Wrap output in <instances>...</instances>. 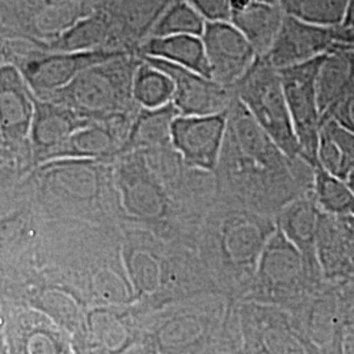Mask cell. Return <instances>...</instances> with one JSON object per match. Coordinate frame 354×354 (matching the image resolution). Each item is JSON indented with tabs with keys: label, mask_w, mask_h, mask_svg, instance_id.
<instances>
[{
	"label": "cell",
	"mask_w": 354,
	"mask_h": 354,
	"mask_svg": "<svg viewBox=\"0 0 354 354\" xmlns=\"http://www.w3.org/2000/svg\"><path fill=\"white\" fill-rule=\"evenodd\" d=\"M216 200L276 216L288 203L311 193L314 168L290 159L234 95L214 174Z\"/></svg>",
	"instance_id": "obj_1"
},
{
	"label": "cell",
	"mask_w": 354,
	"mask_h": 354,
	"mask_svg": "<svg viewBox=\"0 0 354 354\" xmlns=\"http://www.w3.org/2000/svg\"><path fill=\"white\" fill-rule=\"evenodd\" d=\"M274 216L216 200L203 216L196 250L221 294L241 301L276 232Z\"/></svg>",
	"instance_id": "obj_2"
},
{
	"label": "cell",
	"mask_w": 354,
	"mask_h": 354,
	"mask_svg": "<svg viewBox=\"0 0 354 354\" xmlns=\"http://www.w3.org/2000/svg\"><path fill=\"white\" fill-rule=\"evenodd\" d=\"M143 317L155 354H241L238 301L207 294Z\"/></svg>",
	"instance_id": "obj_3"
},
{
	"label": "cell",
	"mask_w": 354,
	"mask_h": 354,
	"mask_svg": "<svg viewBox=\"0 0 354 354\" xmlns=\"http://www.w3.org/2000/svg\"><path fill=\"white\" fill-rule=\"evenodd\" d=\"M140 62V54L117 55L88 67L44 100L61 104L89 121L133 118L140 109L133 99V77Z\"/></svg>",
	"instance_id": "obj_4"
},
{
	"label": "cell",
	"mask_w": 354,
	"mask_h": 354,
	"mask_svg": "<svg viewBox=\"0 0 354 354\" xmlns=\"http://www.w3.org/2000/svg\"><path fill=\"white\" fill-rule=\"evenodd\" d=\"M324 279L279 230L261 253L251 285L241 301L290 310L317 292Z\"/></svg>",
	"instance_id": "obj_5"
},
{
	"label": "cell",
	"mask_w": 354,
	"mask_h": 354,
	"mask_svg": "<svg viewBox=\"0 0 354 354\" xmlns=\"http://www.w3.org/2000/svg\"><path fill=\"white\" fill-rule=\"evenodd\" d=\"M232 92L282 151L290 159L301 158L279 70L266 57L256 58Z\"/></svg>",
	"instance_id": "obj_6"
},
{
	"label": "cell",
	"mask_w": 354,
	"mask_h": 354,
	"mask_svg": "<svg viewBox=\"0 0 354 354\" xmlns=\"http://www.w3.org/2000/svg\"><path fill=\"white\" fill-rule=\"evenodd\" d=\"M95 0H0V38L45 49L93 11Z\"/></svg>",
	"instance_id": "obj_7"
},
{
	"label": "cell",
	"mask_w": 354,
	"mask_h": 354,
	"mask_svg": "<svg viewBox=\"0 0 354 354\" xmlns=\"http://www.w3.org/2000/svg\"><path fill=\"white\" fill-rule=\"evenodd\" d=\"M71 344L74 354H155L143 317L120 306L87 308Z\"/></svg>",
	"instance_id": "obj_8"
},
{
	"label": "cell",
	"mask_w": 354,
	"mask_h": 354,
	"mask_svg": "<svg viewBox=\"0 0 354 354\" xmlns=\"http://www.w3.org/2000/svg\"><path fill=\"white\" fill-rule=\"evenodd\" d=\"M354 286L324 285L288 313L319 354H344L348 314Z\"/></svg>",
	"instance_id": "obj_9"
},
{
	"label": "cell",
	"mask_w": 354,
	"mask_h": 354,
	"mask_svg": "<svg viewBox=\"0 0 354 354\" xmlns=\"http://www.w3.org/2000/svg\"><path fill=\"white\" fill-rule=\"evenodd\" d=\"M12 64L24 76L36 99H46L66 87L88 67L122 53L114 51H50L26 41H12Z\"/></svg>",
	"instance_id": "obj_10"
},
{
	"label": "cell",
	"mask_w": 354,
	"mask_h": 354,
	"mask_svg": "<svg viewBox=\"0 0 354 354\" xmlns=\"http://www.w3.org/2000/svg\"><path fill=\"white\" fill-rule=\"evenodd\" d=\"M241 354H319L290 314L279 307L238 302Z\"/></svg>",
	"instance_id": "obj_11"
},
{
	"label": "cell",
	"mask_w": 354,
	"mask_h": 354,
	"mask_svg": "<svg viewBox=\"0 0 354 354\" xmlns=\"http://www.w3.org/2000/svg\"><path fill=\"white\" fill-rule=\"evenodd\" d=\"M352 45L354 32L342 24H317L285 13L279 35L264 57L279 70Z\"/></svg>",
	"instance_id": "obj_12"
},
{
	"label": "cell",
	"mask_w": 354,
	"mask_h": 354,
	"mask_svg": "<svg viewBox=\"0 0 354 354\" xmlns=\"http://www.w3.org/2000/svg\"><path fill=\"white\" fill-rule=\"evenodd\" d=\"M323 57L279 70L301 158L313 168L317 165V140L322 127L317 76Z\"/></svg>",
	"instance_id": "obj_13"
},
{
	"label": "cell",
	"mask_w": 354,
	"mask_h": 354,
	"mask_svg": "<svg viewBox=\"0 0 354 354\" xmlns=\"http://www.w3.org/2000/svg\"><path fill=\"white\" fill-rule=\"evenodd\" d=\"M36 96L13 64H0V133L21 171L33 168L29 131Z\"/></svg>",
	"instance_id": "obj_14"
},
{
	"label": "cell",
	"mask_w": 354,
	"mask_h": 354,
	"mask_svg": "<svg viewBox=\"0 0 354 354\" xmlns=\"http://www.w3.org/2000/svg\"><path fill=\"white\" fill-rule=\"evenodd\" d=\"M177 0H95L97 13L109 33V49L124 54H140L142 44L165 10Z\"/></svg>",
	"instance_id": "obj_15"
},
{
	"label": "cell",
	"mask_w": 354,
	"mask_h": 354,
	"mask_svg": "<svg viewBox=\"0 0 354 354\" xmlns=\"http://www.w3.org/2000/svg\"><path fill=\"white\" fill-rule=\"evenodd\" d=\"M1 354H74L71 336L33 308L0 317Z\"/></svg>",
	"instance_id": "obj_16"
},
{
	"label": "cell",
	"mask_w": 354,
	"mask_h": 354,
	"mask_svg": "<svg viewBox=\"0 0 354 354\" xmlns=\"http://www.w3.org/2000/svg\"><path fill=\"white\" fill-rule=\"evenodd\" d=\"M227 129V112L212 115H177L171 145L184 165L214 174Z\"/></svg>",
	"instance_id": "obj_17"
},
{
	"label": "cell",
	"mask_w": 354,
	"mask_h": 354,
	"mask_svg": "<svg viewBox=\"0 0 354 354\" xmlns=\"http://www.w3.org/2000/svg\"><path fill=\"white\" fill-rule=\"evenodd\" d=\"M174 82L172 104L178 115H212L225 113L234 99L232 88L225 87L210 77L200 75L162 59L142 57Z\"/></svg>",
	"instance_id": "obj_18"
},
{
	"label": "cell",
	"mask_w": 354,
	"mask_h": 354,
	"mask_svg": "<svg viewBox=\"0 0 354 354\" xmlns=\"http://www.w3.org/2000/svg\"><path fill=\"white\" fill-rule=\"evenodd\" d=\"M212 79L232 88L259 57L241 30L228 23H206L203 36Z\"/></svg>",
	"instance_id": "obj_19"
},
{
	"label": "cell",
	"mask_w": 354,
	"mask_h": 354,
	"mask_svg": "<svg viewBox=\"0 0 354 354\" xmlns=\"http://www.w3.org/2000/svg\"><path fill=\"white\" fill-rule=\"evenodd\" d=\"M317 257L324 281L354 286V226L352 215H320Z\"/></svg>",
	"instance_id": "obj_20"
},
{
	"label": "cell",
	"mask_w": 354,
	"mask_h": 354,
	"mask_svg": "<svg viewBox=\"0 0 354 354\" xmlns=\"http://www.w3.org/2000/svg\"><path fill=\"white\" fill-rule=\"evenodd\" d=\"M91 122L93 121L80 117L61 104L36 99L29 131V150L33 168L48 163L51 155L64 140Z\"/></svg>",
	"instance_id": "obj_21"
},
{
	"label": "cell",
	"mask_w": 354,
	"mask_h": 354,
	"mask_svg": "<svg viewBox=\"0 0 354 354\" xmlns=\"http://www.w3.org/2000/svg\"><path fill=\"white\" fill-rule=\"evenodd\" d=\"M133 118L91 122L64 140L51 155L49 162L58 159L113 162L127 142Z\"/></svg>",
	"instance_id": "obj_22"
},
{
	"label": "cell",
	"mask_w": 354,
	"mask_h": 354,
	"mask_svg": "<svg viewBox=\"0 0 354 354\" xmlns=\"http://www.w3.org/2000/svg\"><path fill=\"white\" fill-rule=\"evenodd\" d=\"M320 215L313 193H308L285 205L274 216L279 232L302 253L310 266L319 269L317 238Z\"/></svg>",
	"instance_id": "obj_23"
},
{
	"label": "cell",
	"mask_w": 354,
	"mask_h": 354,
	"mask_svg": "<svg viewBox=\"0 0 354 354\" xmlns=\"http://www.w3.org/2000/svg\"><path fill=\"white\" fill-rule=\"evenodd\" d=\"M140 55L162 59L212 79L203 39L197 36L150 37L142 44Z\"/></svg>",
	"instance_id": "obj_24"
},
{
	"label": "cell",
	"mask_w": 354,
	"mask_h": 354,
	"mask_svg": "<svg viewBox=\"0 0 354 354\" xmlns=\"http://www.w3.org/2000/svg\"><path fill=\"white\" fill-rule=\"evenodd\" d=\"M283 16L281 4L253 0L241 12L232 13L230 23L241 30L259 57H264L279 35Z\"/></svg>",
	"instance_id": "obj_25"
},
{
	"label": "cell",
	"mask_w": 354,
	"mask_h": 354,
	"mask_svg": "<svg viewBox=\"0 0 354 354\" xmlns=\"http://www.w3.org/2000/svg\"><path fill=\"white\" fill-rule=\"evenodd\" d=\"M353 46L337 49L323 57L317 76V102L322 115L354 91Z\"/></svg>",
	"instance_id": "obj_26"
},
{
	"label": "cell",
	"mask_w": 354,
	"mask_h": 354,
	"mask_svg": "<svg viewBox=\"0 0 354 354\" xmlns=\"http://www.w3.org/2000/svg\"><path fill=\"white\" fill-rule=\"evenodd\" d=\"M178 115L174 104L158 109H140L133 118L127 142L120 155L162 147L171 143V127Z\"/></svg>",
	"instance_id": "obj_27"
},
{
	"label": "cell",
	"mask_w": 354,
	"mask_h": 354,
	"mask_svg": "<svg viewBox=\"0 0 354 354\" xmlns=\"http://www.w3.org/2000/svg\"><path fill=\"white\" fill-rule=\"evenodd\" d=\"M317 158V165L323 169L345 181L354 171V134L335 121L323 118Z\"/></svg>",
	"instance_id": "obj_28"
},
{
	"label": "cell",
	"mask_w": 354,
	"mask_h": 354,
	"mask_svg": "<svg viewBox=\"0 0 354 354\" xmlns=\"http://www.w3.org/2000/svg\"><path fill=\"white\" fill-rule=\"evenodd\" d=\"M45 50L112 51L109 49L108 28L95 11H92L87 17L79 20L64 35L55 38L45 48Z\"/></svg>",
	"instance_id": "obj_29"
},
{
	"label": "cell",
	"mask_w": 354,
	"mask_h": 354,
	"mask_svg": "<svg viewBox=\"0 0 354 354\" xmlns=\"http://www.w3.org/2000/svg\"><path fill=\"white\" fill-rule=\"evenodd\" d=\"M311 193L322 213L333 216L354 215V193L346 181L330 175L319 165L314 168Z\"/></svg>",
	"instance_id": "obj_30"
},
{
	"label": "cell",
	"mask_w": 354,
	"mask_h": 354,
	"mask_svg": "<svg viewBox=\"0 0 354 354\" xmlns=\"http://www.w3.org/2000/svg\"><path fill=\"white\" fill-rule=\"evenodd\" d=\"M174 82L155 66L142 59L133 77V99L140 109H158L172 102Z\"/></svg>",
	"instance_id": "obj_31"
},
{
	"label": "cell",
	"mask_w": 354,
	"mask_h": 354,
	"mask_svg": "<svg viewBox=\"0 0 354 354\" xmlns=\"http://www.w3.org/2000/svg\"><path fill=\"white\" fill-rule=\"evenodd\" d=\"M206 21L187 0L171 4L152 29L150 37L197 36L201 37Z\"/></svg>",
	"instance_id": "obj_32"
},
{
	"label": "cell",
	"mask_w": 354,
	"mask_h": 354,
	"mask_svg": "<svg viewBox=\"0 0 354 354\" xmlns=\"http://www.w3.org/2000/svg\"><path fill=\"white\" fill-rule=\"evenodd\" d=\"M346 3L348 0H279L285 13L324 26L342 23Z\"/></svg>",
	"instance_id": "obj_33"
},
{
	"label": "cell",
	"mask_w": 354,
	"mask_h": 354,
	"mask_svg": "<svg viewBox=\"0 0 354 354\" xmlns=\"http://www.w3.org/2000/svg\"><path fill=\"white\" fill-rule=\"evenodd\" d=\"M206 23L231 21L230 0H187Z\"/></svg>",
	"instance_id": "obj_34"
},
{
	"label": "cell",
	"mask_w": 354,
	"mask_h": 354,
	"mask_svg": "<svg viewBox=\"0 0 354 354\" xmlns=\"http://www.w3.org/2000/svg\"><path fill=\"white\" fill-rule=\"evenodd\" d=\"M323 118H329L335 121L337 125L354 134V91L344 96L339 102H335L328 111L322 115V120Z\"/></svg>",
	"instance_id": "obj_35"
},
{
	"label": "cell",
	"mask_w": 354,
	"mask_h": 354,
	"mask_svg": "<svg viewBox=\"0 0 354 354\" xmlns=\"http://www.w3.org/2000/svg\"><path fill=\"white\" fill-rule=\"evenodd\" d=\"M0 165H11V167L17 168L19 171H21V169H20V167H19L17 163H16V160H15L12 153L10 151V149L7 147L6 142L3 140L1 133H0Z\"/></svg>",
	"instance_id": "obj_36"
},
{
	"label": "cell",
	"mask_w": 354,
	"mask_h": 354,
	"mask_svg": "<svg viewBox=\"0 0 354 354\" xmlns=\"http://www.w3.org/2000/svg\"><path fill=\"white\" fill-rule=\"evenodd\" d=\"M12 41L0 38V64H12Z\"/></svg>",
	"instance_id": "obj_37"
},
{
	"label": "cell",
	"mask_w": 354,
	"mask_h": 354,
	"mask_svg": "<svg viewBox=\"0 0 354 354\" xmlns=\"http://www.w3.org/2000/svg\"><path fill=\"white\" fill-rule=\"evenodd\" d=\"M340 24L354 32V0H348L346 7H345V12H344V17H342V21Z\"/></svg>",
	"instance_id": "obj_38"
},
{
	"label": "cell",
	"mask_w": 354,
	"mask_h": 354,
	"mask_svg": "<svg viewBox=\"0 0 354 354\" xmlns=\"http://www.w3.org/2000/svg\"><path fill=\"white\" fill-rule=\"evenodd\" d=\"M253 0H230L231 15L235 12H241L245 7H248Z\"/></svg>",
	"instance_id": "obj_39"
},
{
	"label": "cell",
	"mask_w": 354,
	"mask_h": 354,
	"mask_svg": "<svg viewBox=\"0 0 354 354\" xmlns=\"http://www.w3.org/2000/svg\"><path fill=\"white\" fill-rule=\"evenodd\" d=\"M344 354H354V330H348L345 344H344Z\"/></svg>",
	"instance_id": "obj_40"
},
{
	"label": "cell",
	"mask_w": 354,
	"mask_h": 354,
	"mask_svg": "<svg viewBox=\"0 0 354 354\" xmlns=\"http://www.w3.org/2000/svg\"><path fill=\"white\" fill-rule=\"evenodd\" d=\"M348 330H354V302L349 310V314H348V322H346V332Z\"/></svg>",
	"instance_id": "obj_41"
},
{
	"label": "cell",
	"mask_w": 354,
	"mask_h": 354,
	"mask_svg": "<svg viewBox=\"0 0 354 354\" xmlns=\"http://www.w3.org/2000/svg\"><path fill=\"white\" fill-rule=\"evenodd\" d=\"M345 181H346V184L349 185V188H351V189H352V192H353L354 193V171H352V172H351V175L348 176V178H346Z\"/></svg>",
	"instance_id": "obj_42"
},
{
	"label": "cell",
	"mask_w": 354,
	"mask_h": 354,
	"mask_svg": "<svg viewBox=\"0 0 354 354\" xmlns=\"http://www.w3.org/2000/svg\"><path fill=\"white\" fill-rule=\"evenodd\" d=\"M257 1H263V3H270V4H279V0H257Z\"/></svg>",
	"instance_id": "obj_43"
},
{
	"label": "cell",
	"mask_w": 354,
	"mask_h": 354,
	"mask_svg": "<svg viewBox=\"0 0 354 354\" xmlns=\"http://www.w3.org/2000/svg\"><path fill=\"white\" fill-rule=\"evenodd\" d=\"M352 61H353V71H354V46H353V49H352Z\"/></svg>",
	"instance_id": "obj_44"
},
{
	"label": "cell",
	"mask_w": 354,
	"mask_h": 354,
	"mask_svg": "<svg viewBox=\"0 0 354 354\" xmlns=\"http://www.w3.org/2000/svg\"><path fill=\"white\" fill-rule=\"evenodd\" d=\"M352 223H353L354 226V215H352Z\"/></svg>",
	"instance_id": "obj_45"
},
{
	"label": "cell",
	"mask_w": 354,
	"mask_h": 354,
	"mask_svg": "<svg viewBox=\"0 0 354 354\" xmlns=\"http://www.w3.org/2000/svg\"><path fill=\"white\" fill-rule=\"evenodd\" d=\"M0 354H1V348H0Z\"/></svg>",
	"instance_id": "obj_46"
}]
</instances>
